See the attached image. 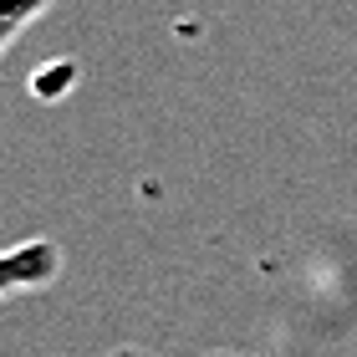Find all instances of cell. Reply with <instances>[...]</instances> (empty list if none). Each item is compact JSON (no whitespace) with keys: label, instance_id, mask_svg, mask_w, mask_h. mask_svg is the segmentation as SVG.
<instances>
[{"label":"cell","instance_id":"cell-1","mask_svg":"<svg viewBox=\"0 0 357 357\" xmlns=\"http://www.w3.org/2000/svg\"><path fill=\"white\" fill-rule=\"evenodd\" d=\"M61 245L56 240H15V245L0 250V301L31 296V291H46L61 275Z\"/></svg>","mask_w":357,"mask_h":357},{"label":"cell","instance_id":"cell-2","mask_svg":"<svg viewBox=\"0 0 357 357\" xmlns=\"http://www.w3.org/2000/svg\"><path fill=\"white\" fill-rule=\"evenodd\" d=\"M52 6L56 0H0V56H6L15 46V36H26Z\"/></svg>","mask_w":357,"mask_h":357},{"label":"cell","instance_id":"cell-3","mask_svg":"<svg viewBox=\"0 0 357 357\" xmlns=\"http://www.w3.org/2000/svg\"><path fill=\"white\" fill-rule=\"evenodd\" d=\"M107 357H149V352H138V347H118V352H107Z\"/></svg>","mask_w":357,"mask_h":357},{"label":"cell","instance_id":"cell-4","mask_svg":"<svg viewBox=\"0 0 357 357\" xmlns=\"http://www.w3.org/2000/svg\"><path fill=\"white\" fill-rule=\"evenodd\" d=\"M209 357H230V352H209Z\"/></svg>","mask_w":357,"mask_h":357}]
</instances>
